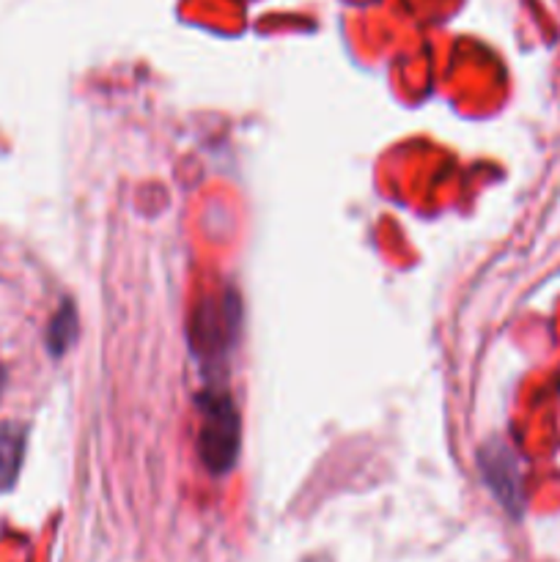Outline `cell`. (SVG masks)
Returning a JSON list of instances; mask_svg holds the SVG:
<instances>
[{
    "label": "cell",
    "mask_w": 560,
    "mask_h": 562,
    "mask_svg": "<svg viewBox=\"0 0 560 562\" xmlns=\"http://www.w3.org/2000/svg\"><path fill=\"white\" fill-rule=\"evenodd\" d=\"M77 333H80V329H77L75 305H71V302H64L47 327V351L49 355L53 357L66 355V351L71 349V344L77 340Z\"/></svg>",
    "instance_id": "5"
},
{
    "label": "cell",
    "mask_w": 560,
    "mask_h": 562,
    "mask_svg": "<svg viewBox=\"0 0 560 562\" xmlns=\"http://www.w3.org/2000/svg\"><path fill=\"white\" fill-rule=\"evenodd\" d=\"M478 467H481L483 483L494 494V499L514 519H519L522 510H525V494H522V472L514 450L505 442H489L478 453Z\"/></svg>",
    "instance_id": "3"
},
{
    "label": "cell",
    "mask_w": 560,
    "mask_h": 562,
    "mask_svg": "<svg viewBox=\"0 0 560 562\" xmlns=\"http://www.w3.org/2000/svg\"><path fill=\"white\" fill-rule=\"evenodd\" d=\"M27 431L22 423H0V494L11 492L25 461Z\"/></svg>",
    "instance_id": "4"
},
{
    "label": "cell",
    "mask_w": 560,
    "mask_h": 562,
    "mask_svg": "<svg viewBox=\"0 0 560 562\" xmlns=\"http://www.w3.org/2000/svg\"><path fill=\"white\" fill-rule=\"evenodd\" d=\"M198 409H201L198 456L212 475H228L239 459V409L223 387L203 390V395L198 398Z\"/></svg>",
    "instance_id": "1"
},
{
    "label": "cell",
    "mask_w": 560,
    "mask_h": 562,
    "mask_svg": "<svg viewBox=\"0 0 560 562\" xmlns=\"http://www.w3.org/2000/svg\"><path fill=\"white\" fill-rule=\"evenodd\" d=\"M236 327H239V302H234V296L206 300L198 305L190 322L192 355L201 362L217 366L234 346Z\"/></svg>",
    "instance_id": "2"
},
{
    "label": "cell",
    "mask_w": 560,
    "mask_h": 562,
    "mask_svg": "<svg viewBox=\"0 0 560 562\" xmlns=\"http://www.w3.org/2000/svg\"><path fill=\"white\" fill-rule=\"evenodd\" d=\"M3 384H5V373L0 371V393H3Z\"/></svg>",
    "instance_id": "6"
}]
</instances>
